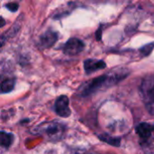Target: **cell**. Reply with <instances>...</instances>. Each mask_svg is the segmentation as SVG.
<instances>
[{"instance_id":"1","label":"cell","mask_w":154,"mask_h":154,"mask_svg":"<svg viewBox=\"0 0 154 154\" xmlns=\"http://www.w3.org/2000/svg\"><path fill=\"white\" fill-rule=\"evenodd\" d=\"M126 70H119L116 73L109 75H103L98 78H96L86 84H84L80 88V95L82 97H88L94 94L97 90L101 89L103 87H109L111 85L116 84L120 80L124 79L127 76Z\"/></svg>"},{"instance_id":"2","label":"cell","mask_w":154,"mask_h":154,"mask_svg":"<svg viewBox=\"0 0 154 154\" xmlns=\"http://www.w3.org/2000/svg\"><path fill=\"white\" fill-rule=\"evenodd\" d=\"M140 90L147 110L154 115V75L147 76L143 80Z\"/></svg>"},{"instance_id":"3","label":"cell","mask_w":154,"mask_h":154,"mask_svg":"<svg viewBox=\"0 0 154 154\" xmlns=\"http://www.w3.org/2000/svg\"><path fill=\"white\" fill-rule=\"evenodd\" d=\"M34 133L46 136L50 141H59L63 135L64 126L55 122L45 123L35 128Z\"/></svg>"},{"instance_id":"4","label":"cell","mask_w":154,"mask_h":154,"mask_svg":"<svg viewBox=\"0 0 154 154\" xmlns=\"http://www.w3.org/2000/svg\"><path fill=\"white\" fill-rule=\"evenodd\" d=\"M84 47L85 45L82 41L77 38H71L63 46V52L66 55L74 56L80 53L84 50Z\"/></svg>"},{"instance_id":"5","label":"cell","mask_w":154,"mask_h":154,"mask_svg":"<svg viewBox=\"0 0 154 154\" xmlns=\"http://www.w3.org/2000/svg\"><path fill=\"white\" fill-rule=\"evenodd\" d=\"M69 104V101L68 97L60 96V97H58V99L55 102V106H54L57 115L60 116V117L69 116L71 112H70Z\"/></svg>"},{"instance_id":"6","label":"cell","mask_w":154,"mask_h":154,"mask_svg":"<svg viewBox=\"0 0 154 154\" xmlns=\"http://www.w3.org/2000/svg\"><path fill=\"white\" fill-rule=\"evenodd\" d=\"M58 40V34L57 32L49 30L46 32H44L39 41V46L41 49H48L54 45V43Z\"/></svg>"},{"instance_id":"7","label":"cell","mask_w":154,"mask_h":154,"mask_svg":"<svg viewBox=\"0 0 154 154\" xmlns=\"http://www.w3.org/2000/svg\"><path fill=\"white\" fill-rule=\"evenodd\" d=\"M106 65L103 60H98L89 59V60H85L84 62V69L88 74L93 73L99 69H103L106 68Z\"/></svg>"},{"instance_id":"8","label":"cell","mask_w":154,"mask_h":154,"mask_svg":"<svg viewBox=\"0 0 154 154\" xmlns=\"http://www.w3.org/2000/svg\"><path fill=\"white\" fill-rule=\"evenodd\" d=\"M152 130H153V126H152L151 125L147 123H142L136 128V132L143 141H146L150 138V136L152 135Z\"/></svg>"},{"instance_id":"9","label":"cell","mask_w":154,"mask_h":154,"mask_svg":"<svg viewBox=\"0 0 154 154\" xmlns=\"http://www.w3.org/2000/svg\"><path fill=\"white\" fill-rule=\"evenodd\" d=\"M14 142V135L10 133L0 132V146L3 148H9Z\"/></svg>"},{"instance_id":"10","label":"cell","mask_w":154,"mask_h":154,"mask_svg":"<svg viewBox=\"0 0 154 154\" xmlns=\"http://www.w3.org/2000/svg\"><path fill=\"white\" fill-rule=\"evenodd\" d=\"M14 79H6L3 80L0 84V89L3 93L11 92L14 88Z\"/></svg>"},{"instance_id":"11","label":"cell","mask_w":154,"mask_h":154,"mask_svg":"<svg viewBox=\"0 0 154 154\" xmlns=\"http://www.w3.org/2000/svg\"><path fill=\"white\" fill-rule=\"evenodd\" d=\"M99 138L103 142H105V143H108L110 145H113V146H116V147H119L120 146V139L119 138L112 137V136H110L108 134H105L100 135Z\"/></svg>"},{"instance_id":"12","label":"cell","mask_w":154,"mask_h":154,"mask_svg":"<svg viewBox=\"0 0 154 154\" xmlns=\"http://www.w3.org/2000/svg\"><path fill=\"white\" fill-rule=\"evenodd\" d=\"M154 48V42H151V43H148L144 46H143L141 49H140V52L142 54L143 57H146L148 55H150L152 51Z\"/></svg>"},{"instance_id":"13","label":"cell","mask_w":154,"mask_h":154,"mask_svg":"<svg viewBox=\"0 0 154 154\" xmlns=\"http://www.w3.org/2000/svg\"><path fill=\"white\" fill-rule=\"evenodd\" d=\"M18 7H19L18 4H17V3H14V2H13V3H8V4L6 5V8H7L9 11H11V12H16V11L18 10Z\"/></svg>"},{"instance_id":"14","label":"cell","mask_w":154,"mask_h":154,"mask_svg":"<svg viewBox=\"0 0 154 154\" xmlns=\"http://www.w3.org/2000/svg\"><path fill=\"white\" fill-rule=\"evenodd\" d=\"M7 33H5V34H1L0 35V47H2L5 43V42H6V40H7Z\"/></svg>"},{"instance_id":"15","label":"cell","mask_w":154,"mask_h":154,"mask_svg":"<svg viewBox=\"0 0 154 154\" xmlns=\"http://www.w3.org/2000/svg\"><path fill=\"white\" fill-rule=\"evenodd\" d=\"M101 38H102V30L101 29H98L97 31V32H96V39L97 41H100Z\"/></svg>"},{"instance_id":"16","label":"cell","mask_w":154,"mask_h":154,"mask_svg":"<svg viewBox=\"0 0 154 154\" xmlns=\"http://www.w3.org/2000/svg\"><path fill=\"white\" fill-rule=\"evenodd\" d=\"M149 148V154H154V142L150 144Z\"/></svg>"},{"instance_id":"17","label":"cell","mask_w":154,"mask_h":154,"mask_svg":"<svg viewBox=\"0 0 154 154\" xmlns=\"http://www.w3.org/2000/svg\"><path fill=\"white\" fill-rule=\"evenodd\" d=\"M5 19L3 17L0 16V28L5 26Z\"/></svg>"}]
</instances>
